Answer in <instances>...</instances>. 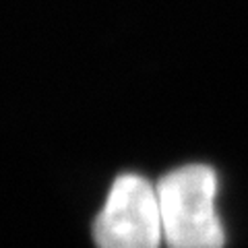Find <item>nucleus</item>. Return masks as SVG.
I'll return each mask as SVG.
<instances>
[{
    "mask_svg": "<svg viewBox=\"0 0 248 248\" xmlns=\"http://www.w3.org/2000/svg\"><path fill=\"white\" fill-rule=\"evenodd\" d=\"M168 248H221L223 228L215 211L217 178L209 166H184L155 184Z\"/></svg>",
    "mask_w": 248,
    "mask_h": 248,
    "instance_id": "obj_1",
    "label": "nucleus"
},
{
    "mask_svg": "<svg viewBox=\"0 0 248 248\" xmlns=\"http://www.w3.org/2000/svg\"><path fill=\"white\" fill-rule=\"evenodd\" d=\"M93 236L99 248H159L164 230L155 186L137 174L116 178Z\"/></svg>",
    "mask_w": 248,
    "mask_h": 248,
    "instance_id": "obj_2",
    "label": "nucleus"
}]
</instances>
